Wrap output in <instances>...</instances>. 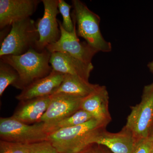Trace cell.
Segmentation results:
<instances>
[{"mask_svg": "<svg viewBox=\"0 0 153 153\" xmlns=\"http://www.w3.org/2000/svg\"><path fill=\"white\" fill-rule=\"evenodd\" d=\"M51 53L45 49L38 52L31 49L20 55H4L1 59L15 68L19 80L15 87L23 90L34 81L46 77L52 71L49 65Z\"/></svg>", "mask_w": 153, "mask_h": 153, "instance_id": "cell-1", "label": "cell"}, {"mask_svg": "<svg viewBox=\"0 0 153 153\" xmlns=\"http://www.w3.org/2000/svg\"><path fill=\"white\" fill-rule=\"evenodd\" d=\"M106 126L93 118L80 125L51 133L48 141L59 153H82L91 146L89 140L92 136Z\"/></svg>", "mask_w": 153, "mask_h": 153, "instance_id": "cell-2", "label": "cell"}, {"mask_svg": "<svg viewBox=\"0 0 153 153\" xmlns=\"http://www.w3.org/2000/svg\"><path fill=\"white\" fill-rule=\"evenodd\" d=\"M71 3L73 9L71 17L76 25L77 36L84 38L85 42L98 52H110L112 46L102 35L99 16L79 0H73Z\"/></svg>", "mask_w": 153, "mask_h": 153, "instance_id": "cell-3", "label": "cell"}, {"mask_svg": "<svg viewBox=\"0 0 153 153\" xmlns=\"http://www.w3.org/2000/svg\"><path fill=\"white\" fill-rule=\"evenodd\" d=\"M39 40L36 22L31 18L14 22L1 44L0 57L22 55L35 49Z\"/></svg>", "mask_w": 153, "mask_h": 153, "instance_id": "cell-4", "label": "cell"}, {"mask_svg": "<svg viewBox=\"0 0 153 153\" xmlns=\"http://www.w3.org/2000/svg\"><path fill=\"white\" fill-rule=\"evenodd\" d=\"M49 133L44 122L30 125L11 117L0 118L1 140L31 144L48 140Z\"/></svg>", "mask_w": 153, "mask_h": 153, "instance_id": "cell-5", "label": "cell"}, {"mask_svg": "<svg viewBox=\"0 0 153 153\" xmlns=\"http://www.w3.org/2000/svg\"><path fill=\"white\" fill-rule=\"evenodd\" d=\"M131 108L124 126L136 140L147 138L153 126V82L145 86L140 103Z\"/></svg>", "mask_w": 153, "mask_h": 153, "instance_id": "cell-6", "label": "cell"}, {"mask_svg": "<svg viewBox=\"0 0 153 153\" xmlns=\"http://www.w3.org/2000/svg\"><path fill=\"white\" fill-rule=\"evenodd\" d=\"M44 8L43 16L38 19L36 26L39 40L35 50L42 52L47 46L55 43L60 39L61 32L57 19L60 13L58 9L59 0H42Z\"/></svg>", "mask_w": 153, "mask_h": 153, "instance_id": "cell-7", "label": "cell"}, {"mask_svg": "<svg viewBox=\"0 0 153 153\" xmlns=\"http://www.w3.org/2000/svg\"><path fill=\"white\" fill-rule=\"evenodd\" d=\"M61 35L60 39L55 43L47 46L46 49L50 53L61 52L67 53L84 63H91L92 58L98 53L87 42H80L76 31L69 33L64 30L61 22L58 20Z\"/></svg>", "mask_w": 153, "mask_h": 153, "instance_id": "cell-8", "label": "cell"}, {"mask_svg": "<svg viewBox=\"0 0 153 153\" xmlns=\"http://www.w3.org/2000/svg\"><path fill=\"white\" fill-rule=\"evenodd\" d=\"M82 99L64 94L51 95L50 104L40 122L44 123L49 133V128L52 126L80 109Z\"/></svg>", "mask_w": 153, "mask_h": 153, "instance_id": "cell-9", "label": "cell"}, {"mask_svg": "<svg viewBox=\"0 0 153 153\" xmlns=\"http://www.w3.org/2000/svg\"><path fill=\"white\" fill-rule=\"evenodd\" d=\"M136 141L132 133L125 126L117 133L109 132L104 128L92 136L89 144L102 145L113 153H131Z\"/></svg>", "mask_w": 153, "mask_h": 153, "instance_id": "cell-10", "label": "cell"}, {"mask_svg": "<svg viewBox=\"0 0 153 153\" xmlns=\"http://www.w3.org/2000/svg\"><path fill=\"white\" fill-rule=\"evenodd\" d=\"M39 0H0V29L30 18L36 12Z\"/></svg>", "mask_w": 153, "mask_h": 153, "instance_id": "cell-11", "label": "cell"}, {"mask_svg": "<svg viewBox=\"0 0 153 153\" xmlns=\"http://www.w3.org/2000/svg\"><path fill=\"white\" fill-rule=\"evenodd\" d=\"M49 63L52 70L64 74L77 75L88 81L94 68L92 63H87L67 53L54 52L51 53Z\"/></svg>", "mask_w": 153, "mask_h": 153, "instance_id": "cell-12", "label": "cell"}, {"mask_svg": "<svg viewBox=\"0 0 153 153\" xmlns=\"http://www.w3.org/2000/svg\"><path fill=\"white\" fill-rule=\"evenodd\" d=\"M108 102L109 95L106 87L99 85L93 93L82 99L80 109L89 113L94 118L107 126L111 121Z\"/></svg>", "mask_w": 153, "mask_h": 153, "instance_id": "cell-13", "label": "cell"}, {"mask_svg": "<svg viewBox=\"0 0 153 153\" xmlns=\"http://www.w3.org/2000/svg\"><path fill=\"white\" fill-rule=\"evenodd\" d=\"M65 74L52 70L48 76L34 81L16 97L19 101L51 96L62 83Z\"/></svg>", "mask_w": 153, "mask_h": 153, "instance_id": "cell-14", "label": "cell"}, {"mask_svg": "<svg viewBox=\"0 0 153 153\" xmlns=\"http://www.w3.org/2000/svg\"><path fill=\"white\" fill-rule=\"evenodd\" d=\"M51 96L20 101L12 117L23 123L40 122L50 104Z\"/></svg>", "mask_w": 153, "mask_h": 153, "instance_id": "cell-15", "label": "cell"}, {"mask_svg": "<svg viewBox=\"0 0 153 153\" xmlns=\"http://www.w3.org/2000/svg\"><path fill=\"white\" fill-rule=\"evenodd\" d=\"M99 85L77 75L65 74L62 83L53 94H64L83 98L93 93Z\"/></svg>", "mask_w": 153, "mask_h": 153, "instance_id": "cell-16", "label": "cell"}, {"mask_svg": "<svg viewBox=\"0 0 153 153\" xmlns=\"http://www.w3.org/2000/svg\"><path fill=\"white\" fill-rule=\"evenodd\" d=\"M93 118V117L89 113L80 109L68 117L62 120L52 126L49 128V133L61 129L73 127L80 125Z\"/></svg>", "mask_w": 153, "mask_h": 153, "instance_id": "cell-17", "label": "cell"}, {"mask_svg": "<svg viewBox=\"0 0 153 153\" xmlns=\"http://www.w3.org/2000/svg\"><path fill=\"white\" fill-rule=\"evenodd\" d=\"M19 75L13 67L0 60V96H2L10 85L15 87L19 80Z\"/></svg>", "mask_w": 153, "mask_h": 153, "instance_id": "cell-18", "label": "cell"}, {"mask_svg": "<svg viewBox=\"0 0 153 153\" xmlns=\"http://www.w3.org/2000/svg\"><path fill=\"white\" fill-rule=\"evenodd\" d=\"M72 7L64 0H59L58 9L63 17L61 25L64 30L69 33H73L76 31V25L73 21L70 10Z\"/></svg>", "mask_w": 153, "mask_h": 153, "instance_id": "cell-19", "label": "cell"}, {"mask_svg": "<svg viewBox=\"0 0 153 153\" xmlns=\"http://www.w3.org/2000/svg\"><path fill=\"white\" fill-rule=\"evenodd\" d=\"M30 144L1 140L0 153H30Z\"/></svg>", "mask_w": 153, "mask_h": 153, "instance_id": "cell-20", "label": "cell"}, {"mask_svg": "<svg viewBox=\"0 0 153 153\" xmlns=\"http://www.w3.org/2000/svg\"><path fill=\"white\" fill-rule=\"evenodd\" d=\"M30 153H59L48 140L30 144Z\"/></svg>", "mask_w": 153, "mask_h": 153, "instance_id": "cell-21", "label": "cell"}, {"mask_svg": "<svg viewBox=\"0 0 153 153\" xmlns=\"http://www.w3.org/2000/svg\"><path fill=\"white\" fill-rule=\"evenodd\" d=\"M153 149V143L147 138L136 140L131 153H151Z\"/></svg>", "mask_w": 153, "mask_h": 153, "instance_id": "cell-22", "label": "cell"}, {"mask_svg": "<svg viewBox=\"0 0 153 153\" xmlns=\"http://www.w3.org/2000/svg\"><path fill=\"white\" fill-rule=\"evenodd\" d=\"M82 153H113L108 148L102 145L92 144Z\"/></svg>", "mask_w": 153, "mask_h": 153, "instance_id": "cell-23", "label": "cell"}, {"mask_svg": "<svg viewBox=\"0 0 153 153\" xmlns=\"http://www.w3.org/2000/svg\"><path fill=\"white\" fill-rule=\"evenodd\" d=\"M147 67L149 69L150 71L153 74V60L148 63Z\"/></svg>", "mask_w": 153, "mask_h": 153, "instance_id": "cell-24", "label": "cell"}, {"mask_svg": "<svg viewBox=\"0 0 153 153\" xmlns=\"http://www.w3.org/2000/svg\"><path fill=\"white\" fill-rule=\"evenodd\" d=\"M148 138L153 143V126Z\"/></svg>", "mask_w": 153, "mask_h": 153, "instance_id": "cell-25", "label": "cell"}, {"mask_svg": "<svg viewBox=\"0 0 153 153\" xmlns=\"http://www.w3.org/2000/svg\"><path fill=\"white\" fill-rule=\"evenodd\" d=\"M151 153H153V149L152 150V152H151Z\"/></svg>", "mask_w": 153, "mask_h": 153, "instance_id": "cell-26", "label": "cell"}]
</instances>
